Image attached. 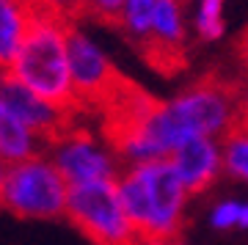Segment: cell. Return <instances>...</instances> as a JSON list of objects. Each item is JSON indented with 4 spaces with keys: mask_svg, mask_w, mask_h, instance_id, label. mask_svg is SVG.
<instances>
[{
    "mask_svg": "<svg viewBox=\"0 0 248 245\" xmlns=\"http://www.w3.org/2000/svg\"><path fill=\"white\" fill-rule=\"evenodd\" d=\"M69 72L80 107H105V102L124 83L110 55L75 22L69 31Z\"/></svg>",
    "mask_w": 248,
    "mask_h": 245,
    "instance_id": "cell-7",
    "label": "cell"
},
{
    "mask_svg": "<svg viewBox=\"0 0 248 245\" xmlns=\"http://www.w3.org/2000/svg\"><path fill=\"white\" fill-rule=\"evenodd\" d=\"M124 0H83V14L99 19V22H113L119 19Z\"/></svg>",
    "mask_w": 248,
    "mask_h": 245,
    "instance_id": "cell-17",
    "label": "cell"
},
{
    "mask_svg": "<svg viewBox=\"0 0 248 245\" xmlns=\"http://www.w3.org/2000/svg\"><path fill=\"white\" fill-rule=\"evenodd\" d=\"M6 163H3V160H0V196H3V182H6Z\"/></svg>",
    "mask_w": 248,
    "mask_h": 245,
    "instance_id": "cell-22",
    "label": "cell"
},
{
    "mask_svg": "<svg viewBox=\"0 0 248 245\" xmlns=\"http://www.w3.org/2000/svg\"><path fill=\"white\" fill-rule=\"evenodd\" d=\"M47 149V140L25 122H19L9 107L0 105V160L6 166L31 160Z\"/></svg>",
    "mask_w": 248,
    "mask_h": 245,
    "instance_id": "cell-12",
    "label": "cell"
},
{
    "mask_svg": "<svg viewBox=\"0 0 248 245\" xmlns=\"http://www.w3.org/2000/svg\"><path fill=\"white\" fill-rule=\"evenodd\" d=\"M240 55H243V63H246V69H248V31H246V36L240 39Z\"/></svg>",
    "mask_w": 248,
    "mask_h": 245,
    "instance_id": "cell-20",
    "label": "cell"
},
{
    "mask_svg": "<svg viewBox=\"0 0 248 245\" xmlns=\"http://www.w3.org/2000/svg\"><path fill=\"white\" fill-rule=\"evenodd\" d=\"M221 143H223V174L248 187V132L234 127Z\"/></svg>",
    "mask_w": 248,
    "mask_h": 245,
    "instance_id": "cell-16",
    "label": "cell"
},
{
    "mask_svg": "<svg viewBox=\"0 0 248 245\" xmlns=\"http://www.w3.org/2000/svg\"><path fill=\"white\" fill-rule=\"evenodd\" d=\"M69 182L47 157V152L6 168L0 210L22 220H58L66 218Z\"/></svg>",
    "mask_w": 248,
    "mask_h": 245,
    "instance_id": "cell-4",
    "label": "cell"
},
{
    "mask_svg": "<svg viewBox=\"0 0 248 245\" xmlns=\"http://www.w3.org/2000/svg\"><path fill=\"white\" fill-rule=\"evenodd\" d=\"M0 105L9 107L19 122H25L31 130H36L45 140L55 138L63 127H69L75 113L47 102L45 96L19 83L11 72H0Z\"/></svg>",
    "mask_w": 248,
    "mask_h": 245,
    "instance_id": "cell-8",
    "label": "cell"
},
{
    "mask_svg": "<svg viewBox=\"0 0 248 245\" xmlns=\"http://www.w3.org/2000/svg\"><path fill=\"white\" fill-rule=\"evenodd\" d=\"M234 127L237 86L221 77H202L169 99H149L122 83L105 102V135L124 166L169 160L190 140H223Z\"/></svg>",
    "mask_w": 248,
    "mask_h": 245,
    "instance_id": "cell-1",
    "label": "cell"
},
{
    "mask_svg": "<svg viewBox=\"0 0 248 245\" xmlns=\"http://www.w3.org/2000/svg\"><path fill=\"white\" fill-rule=\"evenodd\" d=\"M116 184L141 243H163L182 234L190 193L171 160L124 166Z\"/></svg>",
    "mask_w": 248,
    "mask_h": 245,
    "instance_id": "cell-2",
    "label": "cell"
},
{
    "mask_svg": "<svg viewBox=\"0 0 248 245\" xmlns=\"http://www.w3.org/2000/svg\"><path fill=\"white\" fill-rule=\"evenodd\" d=\"M45 152L69 182V187L91 182H116L124 168L108 135H97L86 127H78L75 122L47 140Z\"/></svg>",
    "mask_w": 248,
    "mask_h": 245,
    "instance_id": "cell-6",
    "label": "cell"
},
{
    "mask_svg": "<svg viewBox=\"0 0 248 245\" xmlns=\"http://www.w3.org/2000/svg\"><path fill=\"white\" fill-rule=\"evenodd\" d=\"M141 245H187L182 237H174V240H163V243H141Z\"/></svg>",
    "mask_w": 248,
    "mask_h": 245,
    "instance_id": "cell-21",
    "label": "cell"
},
{
    "mask_svg": "<svg viewBox=\"0 0 248 245\" xmlns=\"http://www.w3.org/2000/svg\"><path fill=\"white\" fill-rule=\"evenodd\" d=\"M207 223L218 234L232 231H248V199L240 196H223L207 210Z\"/></svg>",
    "mask_w": 248,
    "mask_h": 245,
    "instance_id": "cell-14",
    "label": "cell"
},
{
    "mask_svg": "<svg viewBox=\"0 0 248 245\" xmlns=\"http://www.w3.org/2000/svg\"><path fill=\"white\" fill-rule=\"evenodd\" d=\"M187 44V11L185 0H157L152 17L149 39L141 53L155 61L160 69H174L182 61Z\"/></svg>",
    "mask_w": 248,
    "mask_h": 245,
    "instance_id": "cell-9",
    "label": "cell"
},
{
    "mask_svg": "<svg viewBox=\"0 0 248 245\" xmlns=\"http://www.w3.org/2000/svg\"><path fill=\"white\" fill-rule=\"evenodd\" d=\"M33 19L31 0H0V72H9L17 61L22 42Z\"/></svg>",
    "mask_w": 248,
    "mask_h": 245,
    "instance_id": "cell-11",
    "label": "cell"
},
{
    "mask_svg": "<svg viewBox=\"0 0 248 245\" xmlns=\"http://www.w3.org/2000/svg\"><path fill=\"white\" fill-rule=\"evenodd\" d=\"M237 127L248 132V80L237 86Z\"/></svg>",
    "mask_w": 248,
    "mask_h": 245,
    "instance_id": "cell-19",
    "label": "cell"
},
{
    "mask_svg": "<svg viewBox=\"0 0 248 245\" xmlns=\"http://www.w3.org/2000/svg\"><path fill=\"white\" fill-rule=\"evenodd\" d=\"M69 19L42 11L33 6V19L28 28L17 61L11 63V75L25 83L31 91L45 96L47 102L78 113V96L69 72Z\"/></svg>",
    "mask_w": 248,
    "mask_h": 245,
    "instance_id": "cell-3",
    "label": "cell"
},
{
    "mask_svg": "<svg viewBox=\"0 0 248 245\" xmlns=\"http://www.w3.org/2000/svg\"><path fill=\"white\" fill-rule=\"evenodd\" d=\"M66 218L94 245H141V237L124 210L116 182H91L69 187Z\"/></svg>",
    "mask_w": 248,
    "mask_h": 245,
    "instance_id": "cell-5",
    "label": "cell"
},
{
    "mask_svg": "<svg viewBox=\"0 0 248 245\" xmlns=\"http://www.w3.org/2000/svg\"><path fill=\"white\" fill-rule=\"evenodd\" d=\"M155 9H157V0H124L122 11H119L116 25L122 28V33L127 36L138 50L146 47Z\"/></svg>",
    "mask_w": 248,
    "mask_h": 245,
    "instance_id": "cell-13",
    "label": "cell"
},
{
    "mask_svg": "<svg viewBox=\"0 0 248 245\" xmlns=\"http://www.w3.org/2000/svg\"><path fill=\"white\" fill-rule=\"evenodd\" d=\"M226 3L229 0H196L193 31L202 42H218L226 31Z\"/></svg>",
    "mask_w": 248,
    "mask_h": 245,
    "instance_id": "cell-15",
    "label": "cell"
},
{
    "mask_svg": "<svg viewBox=\"0 0 248 245\" xmlns=\"http://www.w3.org/2000/svg\"><path fill=\"white\" fill-rule=\"evenodd\" d=\"M169 160L190 196L207 193L223 176V143L218 138L190 140Z\"/></svg>",
    "mask_w": 248,
    "mask_h": 245,
    "instance_id": "cell-10",
    "label": "cell"
},
{
    "mask_svg": "<svg viewBox=\"0 0 248 245\" xmlns=\"http://www.w3.org/2000/svg\"><path fill=\"white\" fill-rule=\"evenodd\" d=\"M36 9L50 11V14H58V17L75 22L78 14H83V0H31Z\"/></svg>",
    "mask_w": 248,
    "mask_h": 245,
    "instance_id": "cell-18",
    "label": "cell"
}]
</instances>
